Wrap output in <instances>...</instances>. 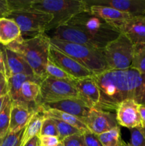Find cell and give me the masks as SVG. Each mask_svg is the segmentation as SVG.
<instances>
[{
	"instance_id": "23",
	"label": "cell",
	"mask_w": 145,
	"mask_h": 146,
	"mask_svg": "<svg viewBox=\"0 0 145 146\" xmlns=\"http://www.w3.org/2000/svg\"><path fill=\"white\" fill-rule=\"evenodd\" d=\"M40 84L34 81H26L22 85L21 89V99L22 101L41 105Z\"/></svg>"
},
{
	"instance_id": "10",
	"label": "cell",
	"mask_w": 145,
	"mask_h": 146,
	"mask_svg": "<svg viewBox=\"0 0 145 146\" xmlns=\"http://www.w3.org/2000/svg\"><path fill=\"white\" fill-rule=\"evenodd\" d=\"M51 38L67 41V42L86 46L98 50H104L105 47L102 44L93 39L92 37L90 36L82 30L80 29L78 27L68 25V24L57 28Z\"/></svg>"
},
{
	"instance_id": "44",
	"label": "cell",
	"mask_w": 145,
	"mask_h": 146,
	"mask_svg": "<svg viewBox=\"0 0 145 146\" xmlns=\"http://www.w3.org/2000/svg\"><path fill=\"white\" fill-rule=\"evenodd\" d=\"M142 131H144V133H145V127H142Z\"/></svg>"
},
{
	"instance_id": "45",
	"label": "cell",
	"mask_w": 145,
	"mask_h": 146,
	"mask_svg": "<svg viewBox=\"0 0 145 146\" xmlns=\"http://www.w3.org/2000/svg\"><path fill=\"white\" fill-rule=\"evenodd\" d=\"M124 146H129V145H128V143H125V145H124Z\"/></svg>"
},
{
	"instance_id": "13",
	"label": "cell",
	"mask_w": 145,
	"mask_h": 146,
	"mask_svg": "<svg viewBox=\"0 0 145 146\" xmlns=\"http://www.w3.org/2000/svg\"><path fill=\"white\" fill-rule=\"evenodd\" d=\"M43 109H54L74 115L85 123L92 107L80 98H71L53 103L41 104Z\"/></svg>"
},
{
	"instance_id": "34",
	"label": "cell",
	"mask_w": 145,
	"mask_h": 146,
	"mask_svg": "<svg viewBox=\"0 0 145 146\" xmlns=\"http://www.w3.org/2000/svg\"><path fill=\"white\" fill-rule=\"evenodd\" d=\"M61 142L63 143L64 146H86L83 134H78L68 137Z\"/></svg>"
},
{
	"instance_id": "27",
	"label": "cell",
	"mask_w": 145,
	"mask_h": 146,
	"mask_svg": "<svg viewBox=\"0 0 145 146\" xmlns=\"http://www.w3.org/2000/svg\"><path fill=\"white\" fill-rule=\"evenodd\" d=\"M131 68L142 74H145V44L134 45Z\"/></svg>"
},
{
	"instance_id": "22",
	"label": "cell",
	"mask_w": 145,
	"mask_h": 146,
	"mask_svg": "<svg viewBox=\"0 0 145 146\" xmlns=\"http://www.w3.org/2000/svg\"><path fill=\"white\" fill-rule=\"evenodd\" d=\"M39 111L43 112L44 117H50V118H55V119H58L62 121H64V122L67 123L69 125L76 128L82 134L85 133L87 131H89L86 124L82 120L74 116V115H70V114L65 113L60 111H57V110L43 109L40 106Z\"/></svg>"
},
{
	"instance_id": "15",
	"label": "cell",
	"mask_w": 145,
	"mask_h": 146,
	"mask_svg": "<svg viewBox=\"0 0 145 146\" xmlns=\"http://www.w3.org/2000/svg\"><path fill=\"white\" fill-rule=\"evenodd\" d=\"M88 6L112 7L131 16H145V0H85Z\"/></svg>"
},
{
	"instance_id": "33",
	"label": "cell",
	"mask_w": 145,
	"mask_h": 146,
	"mask_svg": "<svg viewBox=\"0 0 145 146\" xmlns=\"http://www.w3.org/2000/svg\"><path fill=\"white\" fill-rule=\"evenodd\" d=\"M131 130L129 146H145V133L142 128H132Z\"/></svg>"
},
{
	"instance_id": "20",
	"label": "cell",
	"mask_w": 145,
	"mask_h": 146,
	"mask_svg": "<svg viewBox=\"0 0 145 146\" xmlns=\"http://www.w3.org/2000/svg\"><path fill=\"white\" fill-rule=\"evenodd\" d=\"M8 84V95L12 101H21V89L22 85L26 81H34L40 84L41 80L34 76H28L26 74H16L7 78Z\"/></svg>"
},
{
	"instance_id": "6",
	"label": "cell",
	"mask_w": 145,
	"mask_h": 146,
	"mask_svg": "<svg viewBox=\"0 0 145 146\" xmlns=\"http://www.w3.org/2000/svg\"><path fill=\"white\" fill-rule=\"evenodd\" d=\"M134 45L123 33L108 43L103 50L105 61L111 70H126L131 68Z\"/></svg>"
},
{
	"instance_id": "12",
	"label": "cell",
	"mask_w": 145,
	"mask_h": 146,
	"mask_svg": "<svg viewBox=\"0 0 145 146\" xmlns=\"http://www.w3.org/2000/svg\"><path fill=\"white\" fill-rule=\"evenodd\" d=\"M39 106L22 101H12L9 131L15 132L25 128L34 114L39 111Z\"/></svg>"
},
{
	"instance_id": "39",
	"label": "cell",
	"mask_w": 145,
	"mask_h": 146,
	"mask_svg": "<svg viewBox=\"0 0 145 146\" xmlns=\"http://www.w3.org/2000/svg\"><path fill=\"white\" fill-rule=\"evenodd\" d=\"M0 74H2L6 76V68L4 63V57L3 51L0 46Z\"/></svg>"
},
{
	"instance_id": "42",
	"label": "cell",
	"mask_w": 145,
	"mask_h": 146,
	"mask_svg": "<svg viewBox=\"0 0 145 146\" xmlns=\"http://www.w3.org/2000/svg\"><path fill=\"white\" fill-rule=\"evenodd\" d=\"M5 96L0 97V112H1V108H2L3 104H4V98H5Z\"/></svg>"
},
{
	"instance_id": "24",
	"label": "cell",
	"mask_w": 145,
	"mask_h": 146,
	"mask_svg": "<svg viewBox=\"0 0 145 146\" xmlns=\"http://www.w3.org/2000/svg\"><path fill=\"white\" fill-rule=\"evenodd\" d=\"M45 118L44 113L41 111H38L36 113L29 121L28 125L26 128L25 134H24V142L23 145L35 136H40L41 133V126H42V123L44 119Z\"/></svg>"
},
{
	"instance_id": "37",
	"label": "cell",
	"mask_w": 145,
	"mask_h": 146,
	"mask_svg": "<svg viewBox=\"0 0 145 146\" xmlns=\"http://www.w3.org/2000/svg\"><path fill=\"white\" fill-rule=\"evenodd\" d=\"M8 94V84L7 77L0 74V97L5 96Z\"/></svg>"
},
{
	"instance_id": "4",
	"label": "cell",
	"mask_w": 145,
	"mask_h": 146,
	"mask_svg": "<svg viewBox=\"0 0 145 146\" xmlns=\"http://www.w3.org/2000/svg\"><path fill=\"white\" fill-rule=\"evenodd\" d=\"M52 46L69 56L93 74L108 70L103 50H98L80 44L67 42L50 37Z\"/></svg>"
},
{
	"instance_id": "7",
	"label": "cell",
	"mask_w": 145,
	"mask_h": 146,
	"mask_svg": "<svg viewBox=\"0 0 145 146\" xmlns=\"http://www.w3.org/2000/svg\"><path fill=\"white\" fill-rule=\"evenodd\" d=\"M7 18L16 23L23 38L25 36L31 38L44 34L53 17L52 14L31 9L24 11H10Z\"/></svg>"
},
{
	"instance_id": "8",
	"label": "cell",
	"mask_w": 145,
	"mask_h": 146,
	"mask_svg": "<svg viewBox=\"0 0 145 146\" xmlns=\"http://www.w3.org/2000/svg\"><path fill=\"white\" fill-rule=\"evenodd\" d=\"M41 105L71 98H78L72 82L46 76L40 83ZM40 105V106H41Z\"/></svg>"
},
{
	"instance_id": "16",
	"label": "cell",
	"mask_w": 145,
	"mask_h": 146,
	"mask_svg": "<svg viewBox=\"0 0 145 146\" xmlns=\"http://www.w3.org/2000/svg\"><path fill=\"white\" fill-rule=\"evenodd\" d=\"M72 83L78 91V98L92 108L98 106L100 100V94L93 76L75 79Z\"/></svg>"
},
{
	"instance_id": "9",
	"label": "cell",
	"mask_w": 145,
	"mask_h": 146,
	"mask_svg": "<svg viewBox=\"0 0 145 146\" xmlns=\"http://www.w3.org/2000/svg\"><path fill=\"white\" fill-rule=\"evenodd\" d=\"M48 60L65 71L73 79L93 76L91 71L51 44Z\"/></svg>"
},
{
	"instance_id": "28",
	"label": "cell",
	"mask_w": 145,
	"mask_h": 146,
	"mask_svg": "<svg viewBox=\"0 0 145 146\" xmlns=\"http://www.w3.org/2000/svg\"><path fill=\"white\" fill-rule=\"evenodd\" d=\"M26 128L15 132L9 131L7 135L0 139V146H23Z\"/></svg>"
},
{
	"instance_id": "29",
	"label": "cell",
	"mask_w": 145,
	"mask_h": 146,
	"mask_svg": "<svg viewBox=\"0 0 145 146\" xmlns=\"http://www.w3.org/2000/svg\"><path fill=\"white\" fill-rule=\"evenodd\" d=\"M53 120L55 121L57 131H58V138L61 142L68 137L72 136L74 135H78V134H82L76 128L69 125L64 121L58 119H55V118H53Z\"/></svg>"
},
{
	"instance_id": "21",
	"label": "cell",
	"mask_w": 145,
	"mask_h": 146,
	"mask_svg": "<svg viewBox=\"0 0 145 146\" xmlns=\"http://www.w3.org/2000/svg\"><path fill=\"white\" fill-rule=\"evenodd\" d=\"M21 36L16 23L8 18L0 19V44L7 46Z\"/></svg>"
},
{
	"instance_id": "41",
	"label": "cell",
	"mask_w": 145,
	"mask_h": 146,
	"mask_svg": "<svg viewBox=\"0 0 145 146\" xmlns=\"http://www.w3.org/2000/svg\"><path fill=\"white\" fill-rule=\"evenodd\" d=\"M139 111L141 116V119H142V125H143V127H145V105L139 104Z\"/></svg>"
},
{
	"instance_id": "38",
	"label": "cell",
	"mask_w": 145,
	"mask_h": 146,
	"mask_svg": "<svg viewBox=\"0 0 145 146\" xmlns=\"http://www.w3.org/2000/svg\"><path fill=\"white\" fill-rule=\"evenodd\" d=\"M9 13L7 0H0V19L7 18Z\"/></svg>"
},
{
	"instance_id": "5",
	"label": "cell",
	"mask_w": 145,
	"mask_h": 146,
	"mask_svg": "<svg viewBox=\"0 0 145 146\" xmlns=\"http://www.w3.org/2000/svg\"><path fill=\"white\" fill-rule=\"evenodd\" d=\"M66 24L78 27L105 46L121 34L117 27L92 14L88 9L75 16Z\"/></svg>"
},
{
	"instance_id": "11",
	"label": "cell",
	"mask_w": 145,
	"mask_h": 146,
	"mask_svg": "<svg viewBox=\"0 0 145 146\" xmlns=\"http://www.w3.org/2000/svg\"><path fill=\"white\" fill-rule=\"evenodd\" d=\"M85 123L90 132L98 135L119 126L115 114L96 108H91Z\"/></svg>"
},
{
	"instance_id": "25",
	"label": "cell",
	"mask_w": 145,
	"mask_h": 146,
	"mask_svg": "<svg viewBox=\"0 0 145 146\" xmlns=\"http://www.w3.org/2000/svg\"><path fill=\"white\" fill-rule=\"evenodd\" d=\"M11 104L12 101L7 94L4 98L2 108L0 112V139L4 138L9 130Z\"/></svg>"
},
{
	"instance_id": "2",
	"label": "cell",
	"mask_w": 145,
	"mask_h": 146,
	"mask_svg": "<svg viewBox=\"0 0 145 146\" xmlns=\"http://www.w3.org/2000/svg\"><path fill=\"white\" fill-rule=\"evenodd\" d=\"M19 54L30 66L34 75L42 81L47 76L45 67L48 62L51 46L50 37L41 34L31 38H20L5 46Z\"/></svg>"
},
{
	"instance_id": "26",
	"label": "cell",
	"mask_w": 145,
	"mask_h": 146,
	"mask_svg": "<svg viewBox=\"0 0 145 146\" xmlns=\"http://www.w3.org/2000/svg\"><path fill=\"white\" fill-rule=\"evenodd\" d=\"M102 146H124L123 142L121 137L120 128L118 126L111 131L100 134L98 135Z\"/></svg>"
},
{
	"instance_id": "17",
	"label": "cell",
	"mask_w": 145,
	"mask_h": 146,
	"mask_svg": "<svg viewBox=\"0 0 145 146\" xmlns=\"http://www.w3.org/2000/svg\"><path fill=\"white\" fill-rule=\"evenodd\" d=\"M0 46L4 54L7 78L16 74L36 76L30 66L19 54L9 49L5 46L1 45Z\"/></svg>"
},
{
	"instance_id": "43",
	"label": "cell",
	"mask_w": 145,
	"mask_h": 146,
	"mask_svg": "<svg viewBox=\"0 0 145 146\" xmlns=\"http://www.w3.org/2000/svg\"><path fill=\"white\" fill-rule=\"evenodd\" d=\"M56 146H64V145H63V143L62 142H60Z\"/></svg>"
},
{
	"instance_id": "3",
	"label": "cell",
	"mask_w": 145,
	"mask_h": 146,
	"mask_svg": "<svg viewBox=\"0 0 145 146\" xmlns=\"http://www.w3.org/2000/svg\"><path fill=\"white\" fill-rule=\"evenodd\" d=\"M31 8L52 14L53 18L46 31L65 25L75 16L87 11L85 0H33Z\"/></svg>"
},
{
	"instance_id": "19",
	"label": "cell",
	"mask_w": 145,
	"mask_h": 146,
	"mask_svg": "<svg viewBox=\"0 0 145 146\" xmlns=\"http://www.w3.org/2000/svg\"><path fill=\"white\" fill-rule=\"evenodd\" d=\"M88 11L93 15L100 17L106 22L117 27L118 29L127 20L133 17L130 14H127L116 9L105 7V6H88Z\"/></svg>"
},
{
	"instance_id": "36",
	"label": "cell",
	"mask_w": 145,
	"mask_h": 146,
	"mask_svg": "<svg viewBox=\"0 0 145 146\" xmlns=\"http://www.w3.org/2000/svg\"><path fill=\"white\" fill-rule=\"evenodd\" d=\"M39 140L41 146H56L61 142L58 137L51 135H40Z\"/></svg>"
},
{
	"instance_id": "1",
	"label": "cell",
	"mask_w": 145,
	"mask_h": 146,
	"mask_svg": "<svg viewBox=\"0 0 145 146\" xmlns=\"http://www.w3.org/2000/svg\"><path fill=\"white\" fill-rule=\"evenodd\" d=\"M93 77L100 94L96 108L109 112L116 111L121 102L129 99L145 105V74L129 68L108 69L94 74Z\"/></svg>"
},
{
	"instance_id": "32",
	"label": "cell",
	"mask_w": 145,
	"mask_h": 146,
	"mask_svg": "<svg viewBox=\"0 0 145 146\" xmlns=\"http://www.w3.org/2000/svg\"><path fill=\"white\" fill-rule=\"evenodd\" d=\"M10 11L31 9L33 0H7Z\"/></svg>"
},
{
	"instance_id": "40",
	"label": "cell",
	"mask_w": 145,
	"mask_h": 146,
	"mask_svg": "<svg viewBox=\"0 0 145 146\" xmlns=\"http://www.w3.org/2000/svg\"><path fill=\"white\" fill-rule=\"evenodd\" d=\"M40 144L39 136H35L27 141L23 146H38Z\"/></svg>"
},
{
	"instance_id": "14",
	"label": "cell",
	"mask_w": 145,
	"mask_h": 146,
	"mask_svg": "<svg viewBox=\"0 0 145 146\" xmlns=\"http://www.w3.org/2000/svg\"><path fill=\"white\" fill-rule=\"evenodd\" d=\"M139 104L134 100H125L118 105L116 109V120L118 125L129 129L142 128L139 111Z\"/></svg>"
},
{
	"instance_id": "18",
	"label": "cell",
	"mask_w": 145,
	"mask_h": 146,
	"mask_svg": "<svg viewBox=\"0 0 145 146\" xmlns=\"http://www.w3.org/2000/svg\"><path fill=\"white\" fill-rule=\"evenodd\" d=\"M121 33L127 36L134 45L145 44V16H134L119 27Z\"/></svg>"
},
{
	"instance_id": "46",
	"label": "cell",
	"mask_w": 145,
	"mask_h": 146,
	"mask_svg": "<svg viewBox=\"0 0 145 146\" xmlns=\"http://www.w3.org/2000/svg\"><path fill=\"white\" fill-rule=\"evenodd\" d=\"M38 146H41V144H40V145H38Z\"/></svg>"
},
{
	"instance_id": "35",
	"label": "cell",
	"mask_w": 145,
	"mask_h": 146,
	"mask_svg": "<svg viewBox=\"0 0 145 146\" xmlns=\"http://www.w3.org/2000/svg\"><path fill=\"white\" fill-rule=\"evenodd\" d=\"M83 137L86 146H102L98 135L90 131L83 133Z\"/></svg>"
},
{
	"instance_id": "31",
	"label": "cell",
	"mask_w": 145,
	"mask_h": 146,
	"mask_svg": "<svg viewBox=\"0 0 145 146\" xmlns=\"http://www.w3.org/2000/svg\"><path fill=\"white\" fill-rule=\"evenodd\" d=\"M40 135H51L58 137V131L53 118L45 117L42 123Z\"/></svg>"
},
{
	"instance_id": "30",
	"label": "cell",
	"mask_w": 145,
	"mask_h": 146,
	"mask_svg": "<svg viewBox=\"0 0 145 146\" xmlns=\"http://www.w3.org/2000/svg\"><path fill=\"white\" fill-rule=\"evenodd\" d=\"M45 71H46L47 76H51L57 79L64 80V81H70V82H72L73 80H75L72 77L70 76L67 73L63 71L61 68L53 64L49 60L45 67Z\"/></svg>"
}]
</instances>
